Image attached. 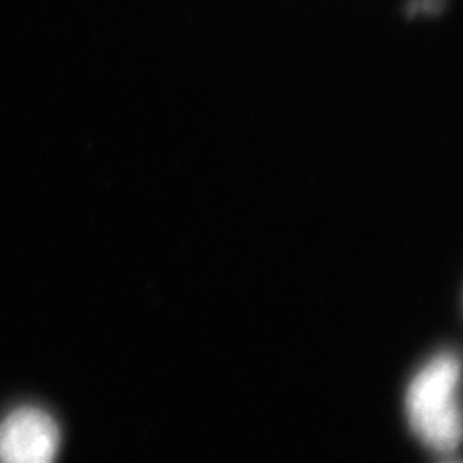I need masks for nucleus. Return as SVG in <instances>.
<instances>
[{
  "mask_svg": "<svg viewBox=\"0 0 463 463\" xmlns=\"http://www.w3.org/2000/svg\"><path fill=\"white\" fill-rule=\"evenodd\" d=\"M61 430L39 408H18L0 423V463H54Z\"/></svg>",
  "mask_w": 463,
  "mask_h": 463,
  "instance_id": "f03ea898",
  "label": "nucleus"
},
{
  "mask_svg": "<svg viewBox=\"0 0 463 463\" xmlns=\"http://www.w3.org/2000/svg\"><path fill=\"white\" fill-rule=\"evenodd\" d=\"M458 386L459 361L454 354L432 357L410 383L405 411L413 432L432 450L452 452L459 444Z\"/></svg>",
  "mask_w": 463,
  "mask_h": 463,
  "instance_id": "f257e3e1",
  "label": "nucleus"
}]
</instances>
